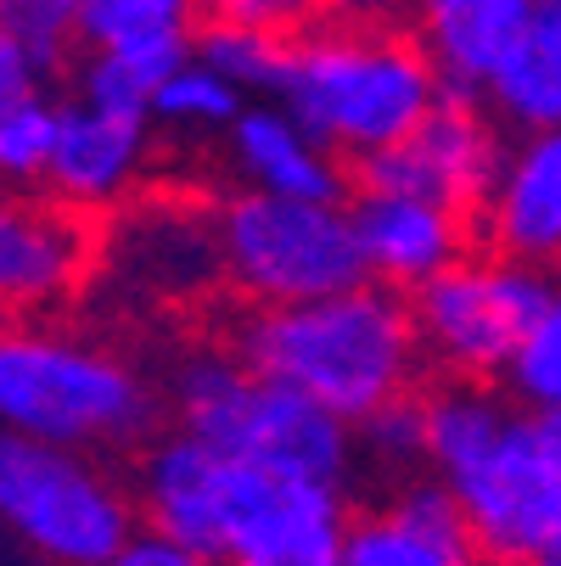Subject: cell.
<instances>
[{"instance_id": "52a82bcc", "label": "cell", "mask_w": 561, "mask_h": 566, "mask_svg": "<svg viewBox=\"0 0 561 566\" xmlns=\"http://www.w3.org/2000/svg\"><path fill=\"white\" fill-rule=\"evenodd\" d=\"M219 275L248 303H303L365 281L343 202L242 191L214 219Z\"/></svg>"}, {"instance_id": "9c48e42d", "label": "cell", "mask_w": 561, "mask_h": 566, "mask_svg": "<svg viewBox=\"0 0 561 566\" xmlns=\"http://www.w3.org/2000/svg\"><path fill=\"white\" fill-rule=\"evenodd\" d=\"M270 476L276 471L230 460L180 427L146 443L141 476H135V516L157 533H169L175 544L208 555L214 566H225L242 549L270 494Z\"/></svg>"}, {"instance_id": "44dd1931", "label": "cell", "mask_w": 561, "mask_h": 566, "mask_svg": "<svg viewBox=\"0 0 561 566\" xmlns=\"http://www.w3.org/2000/svg\"><path fill=\"white\" fill-rule=\"evenodd\" d=\"M186 56H191V40L186 45H141V51H85V62L73 56L79 62L73 67V96L146 118L152 91L164 85V73Z\"/></svg>"}, {"instance_id": "f546056e", "label": "cell", "mask_w": 561, "mask_h": 566, "mask_svg": "<svg viewBox=\"0 0 561 566\" xmlns=\"http://www.w3.org/2000/svg\"><path fill=\"white\" fill-rule=\"evenodd\" d=\"M40 85H45V78L29 67V56L7 34H0V113H7L12 102H23V96H34Z\"/></svg>"}, {"instance_id": "1f68e13d", "label": "cell", "mask_w": 561, "mask_h": 566, "mask_svg": "<svg viewBox=\"0 0 561 566\" xmlns=\"http://www.w3.org/2000/svg\"><path fill=\"white\" fill-rule=\"evenodd\" d=\"M0 566H40V560H29L12 538H0Z\"/></svg>"}, {"instance_id": "7a4b0ae2", "label": "cell", "mask_w": 561, "mask_h": 566, "mask_svg": "<svg viewBox=\"0 0 561 566\" xmlns=\"http://www.w3.org/2000/svg\"><path fill=\"white\" fill-rule=\"evenodd\" d=\"M230 354L270 381L298 387L349 427L411 392L422 370L405 292L382 281H354L303 303H253V314L230 326Z\"/></svg>"}, {"instance_id": "d6a6232c", "label": "cell", "mask_w": 561, "mask_h": 566, "mask_svg": "<svg viewBox=\"0 0 561 566\" xmlns=\"http://www.w3.org/2000/svg\"><path fill=\"white\" fill-rule=\"evenodd\" d=\"M528 566H561V544H555V549H544V555H533Z\"/></svg>"}, {"instance_id": "7c38bea8", "label": "cell", "mask_w": 561, "mask_h": 566, "mask_svg": "<svg viewBox=\"0 0 561 566\" xmlns=\"http://www.w3.org/2000/svg\"><path fill=\"white\" fill-rule=\"evenodd\" d=\"M146 146H152V124L141 113H118V107H96L85 96H67V102H56L40 186L79 213H107L141 180Z\"/></svg>"}, {"instance_id": "cb8c5ba5", "label": "cell", "mask_w": 561, "mask_h": 566, "mask_svg": "<svg viewBox=\"0 0 561 566\" xmlns=\"http://www.w3.org/2000/svg\"><path fill=\"white\" fill-rule=\"evenodd\" d=\"M511 403H528V410H555L561 403V308L544 314L539 326H528L506 365L495 370Z\"/></svg>"}, {"instance_id": "ac0fdd59", "label": "cell", "mask_w": 561, "mask_h": 566, "mask_svg": "<svg viewBox=\"0 0 561 566\" xmlns=\"http://www.w3.org/2000/svg\"><path fill=\"white\" fill-rule=\"evenodd\" d=\"M477 96L517 135L561 124V0H539L528 29L506 45Z\"/></svg>"}, {"instance_id": "7402d4cb", "label": "cell", "mask_w": 561, "mask_h": 566, "mask_svg": "<svg viewBox=\"0 0 561 566\" xmlns=\"http://www.w3.org/2000/svg\"><path fill=\"white\" fill-rule=\"evenodd\" d=\"M287 45L281 34H264V29H242V23H197L191 29V56L202 67H214L225 85H236L248 102L253 96H276L281 85V67H287Z\"/></svg>"}, {"instance_id": "836d02e7", "label": "cell", "mask_w": 561, "mask_h": 566, "mask_svg": "<svg viewBox=\"0 0 561 566\" xmlns=\"http://www.w3.org/2000/svg\"><path fill=\"white\" fill-rule=\"evenodd\" d=\"M7 326H12V314H7V308H0V332H7Z\"/></svg>"}, {"instance_id": "4316f807", "label": "cell", "mask_w": 561, "mask_h": 566, "mask_svg": "<svg viewBox=\"0 0 561 566\" xmlns=\"http://www.w3.org/2000/svg\"><path fill=\"white\" fill-rule=\"evenodd\" d=\"M197 12L214 23H242V29L298 40L303 29L320 23V0H197Z\"/></svg>"}, {"instance_id": "2e32d148", "label": "cell", "mask_w": 561, "mask_h": 566, "mask_svg": "<svg viewBox=\"0 0 561 566\" xmlns=\"http://www.w3.org/2000/svg\"><path fill=\"white\" fill-rule=\"evenodd\" d=\"M225 140H230V169L248 180V191L309 197V202H343V191H349L343 157L320 146L276 96L242 102Z\"/></svg>"}, {"instance_id": "ffe728a7", "label": "cell", "mask_w": 561, "mask_h": 566, "mask_svg": "<svg viewBox=\"0 0 561 566\" xmlns=\"http://www.w3.org/2000/svg\"><path fill=\"white\" fill-rule=\"evenodd\" d=\"M242 91L225 85L214 67H202L197 56L175 62L164 73V85L152 91L146 102V124L152 129H169V135H186V140H214L230 129V118L242 113Z\"/></svg>"}, {"instance_id": "6da1fadb", "label": "cell", "mask_w": 561, "mask_h": 566, "mask_svg": "<svg viewBox=\"0 0 561 566\" xmlns=\"http://www.w3.org/2000/svg\"><path fill=\"white\" fill-rule=\"evenodd\" d=\"M427 471L449 489L484 566H528L561 544V421L449 376L422 398Z\"/></svg>"}, {"instance_id": "8992f818", "label": "cell", "mask_w": 561, "mask_h": 566, "mask_svg": "<svg viewBox=\"0 0 561 566\" xmlns=\"http://www.w3.org/2000/svg\"><path fill=\"white\" fill-rule=\"evenodd\" d=\"M135 522V494L96 454L0 427V538L29 560L91 566Z\"/></svg>"}, {"instance_id": "5b68a950", "label": "cell", "mask_w": 561, "mask_h": 566, "mask_svg": "<svg viewBox=\"0 0 561 566\" xmlns=\"http://www.w3.org/2000/svg\"><path fill=\"white\" fill-rule=\"evenodd\" d=\"M175 416L191 438L214 443L219 454L349 489L354 476V432L332 410H320L287 381L248 370L230 348H202L175 370Z\"/></svg>"}, {"instance_id": "9a60e30c", "label": "cell", "mask_w": 561, "mask_h": 566, "mask_svg": "<svg viewBox=\"0 0 561 566\" xmlns=\"http://www.w3.org/2000/svg\"><path fill=\"white\" fill-rule=\"evenodd\" d=\"M343 566H484L460 505L438 476H411L398 500L343 522Z\"/></svg>"}, {"instance_id": "4dcf8cb0", "label": "cell", "mask_w": 561, "mask_h": 566, "mask_svg": "<svg viewBox=\"0 0 561 566\" xmlns=\"http://www.w3.org/2000/svg\"><path fill=\"white\" fill-rule=\"evenodd\" d=\"M411 0H320V18L332 23H398Z\"/></svg>"}, {"instance_id": "83f0119b", "label": "cell", "mask_w": 561, "mask_h": 566, "mask_svg": "<svg viewBox=\"0 0 561 566\" xmlns=\"http://www.w3.org/2000/svg\"><path fill=\"white\" fill-rule=\"evenodd\" d=\"M230 566H343V522L309 527V533H287L276 544H259L248 555H236Z\"/></svg>"}, {"instance_id": "f1b7e54d", "label": "cell", "mask_w": 561, "mask_h": 566, "mask_svg": "<svg viewBox=\"0 0 561 566\" xmlns=\"http://www.w3.org/2000/svg\"><path fill=\"white\" fill-rule=\"evenodd\" d=\"M91 566H214L208 555H197V549H186V544H175L169 533H157V527H129L102 560H91Z\"/></svg>"}, {"instance_id": "d6986e66", "label": "cell", "mask_w": 561, "mask_h": 566, "mask_svg": "<svg viewBox=\"0 0 561 566\" xmlns=\"http://www.w3.org/2000/svg\"><path fill=\"white\" fill-rule=\"evenodd\" d=\"M197 18V0H79V51L186 45Z\"/></svg>"}, {"instance_id": "3957f363", "label": "cell", "mask_w": 561, "mask_h": 566, "mask_svg": "<svg viewBox=\"0 0 561 566\" xmlns=\"http://www.w3.org/2000/svg\"><path fill=\"white\" fill-rule=\"evenodd\" d=\"M438 91L422 45L393 23H314L287 45L276 102L349 169L354 157L405 140Z\"/></svg>"}, {"instance_id": "8fae6325", "label": "cell", "mask_w": 561, "mask_h": 566, "mask_svg": "<svg viewBox=\"0 0 561 566\" xmlns=\"http://www.w3.org/2000/svg\"><path fill=\"white\" fill-rule=\"evenodd\" d=\"M96 264V224L51 191H0V308L51 314L85 286Z\"/></svg>"}, {"instance_id": "5bb4252c", "label": "cell", "mask_w": 561, "mask_h": 566, "mask_svg": "<svg viewBox=\"0 0 561 566\" xmlns=\"http://www.w3.org/2000/svg\"><path fill=\"white\" fill-rule=\"evenodd\" d=\"M471 235L489 241V253L522 264H555L561 253V140L555 129L517 135L500 169L471 208Z\"/></svg>"}, {"instance_id": "e0dca14e", "label": "cell", "mask_w": 561, "mask_h": 566, "mask_svg": "<svg viewBox=\"0 0 561 566\" xmlns=\"http://www.w3.org/2000/svg\"><path fill=\"white\" fill-rule=\"evenodd\" d=\"M539 0H411L416 45L433 62L438 85L455 96H477L506 45L528 29Z\"/></svg>"}, {"instance_id": "4fadbf2b", "label": "cell", "mask_w": 561, "mask_h": 566, "mask_svg": "<svg viewBox=\"0 0 561 566\" xmlns=\"http://www.w3.org/2000/svg\"><path fill=\"white\" fill-rule=\"evenodd\" d=\"M365 281L411 292L471 253V213L416 191H354L349 208Z\"/></svg>"}, {"instance_id": "30bf717a", "label": "cell", "mask_w": 561, "mask_h": 566, "mask_svg": "<svg viewBox=\"0 0 561 566\" xmlns=\"http://www.w3.org/2000/svg\"><path fill=\"white\" fill-rule=\"evenodd\" d=\"M506 157V124L484 107V96H455L438 91V102L422 113V124L376 146L349 164V186L354 191H416V197H438L449 208H477Z\"/></svg>"}, {"instance_id": "277c9868", "label": "cell", "mask_w": 561, "mask_h": 566, "mask_svg": "<svg viewBox=\"0 0 561 566\" xmlns=\"http://www.w3.org/2000/svg\"><path fill=\"white\" fill-rule=\"evenodd\" d=\"M157 421V392L118 354L12 319L0 332V427L62 449H129Z\"/></svg>"}, {"instance_id": "484cf974", "label": "cell", "mask_w": 561, "mask_h": 566, "mask_svg": "<svg viewBox=\"0 0 561 566\" xmlns=\"http://www.w3.org/2000/svg\"><path fill=\"white\" fill-rule=\"evenodd\" d=\"M51 124H56V96L45 85L0 113V180L7 186H40L45 151H51Z\"/></svg>"}, {"instance_id": "603a6c76", "label": "cell", "mask_w": 561, "mask_h": 566, "mask_svg": "<svg viewBox=\"0 0 561 566\" xmlns=\"http://www.w3.org/2000/svg\"><path fill=\"white\" fill-rule=\"evenodd\" d=\"M0 34L40 78H56L79 56V0H0Z\"/></svg>"}, {"instance_id": "ba28073f", "label": "cell", "mask_w": 561, "mask_h": 566, "mask_svg": "<svg viewBox=\"0 0 561 566\" xmlns=\"http://www.w3.org/2000/svg\"><path fill=\"white\" fill-rule=\"evenodd\" d=\"M411 308V332L422 348V365H438L444 376H466L484 381L506 365L511 343L539 326L544 314L561 308L555 281L544 264H522V259H455L438 275H427L422 286L405 292Z\"/></svg>"}, {"instance_id": "d4e9b609", "label": "cell", "mask_w": 561, "mask_h": 566, "mask_svg": "<svg viewBox=\"0 0 561 566\" xmlns=\"http://www.w3.org/2000/svg\"><path fill=\"white\" fill-rule=\"evenodd\" d=\"M354 460L365 454L376 471H411L427 460V427H422V398L398 392L387 403H376L371 416H360L354 427Z\"/></svg>"}]
</instances>
